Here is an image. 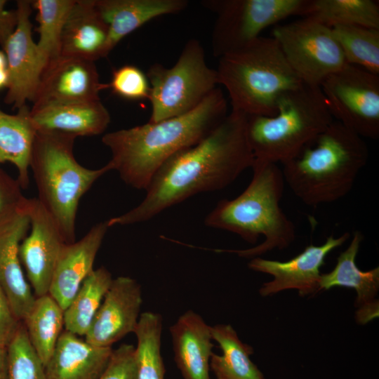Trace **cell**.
<instances>
[{
  "instance_id": "9c48e42d",
  "label": "cell",
  "mask_w": 379,
  "mask_h": 379,
  "mask_svg": "<svg viewBox=\"0 0 379 379\" xmlns=\"http://www.w3.org/2000/svg\"><path fill=\"white\" fill-rule=\"evenodd\" d=\"M307 0H203L214 13L213 55L218 58L251 44L267 27L295 15H302Z\"/></svg>"
},
{
  "instance_id": "2e32d148",
  "label": "cell",
  "mask_w": 379,
  "mask_h": 379,
  "mask_svg": "<svg viewBox=\"0 0 379 379\" xmlns=\"http://www.w3.org/2000/svg\"><path fill=\"white\" fill-rule=\"evenodd\" d=\"M107 88L94 62L60 55L44 69L32 105L99 100L100 93Z\"/></svg>"
},
{
  "instance_id": "5bb4252c",
  "label": "cell",
  "mask_w": 379,
  "mask_h": 379,
  "mask_svg": "<svg viewBox=\"0 0 379 379\" xmlns=\"http://www.w3.org/2000/svg\"><path fill=\"white\" fill-rule=\"evenodd\" d=\"M30 232L22 239L19 255L35 296L48 293L51 279L66 244L59 228L37 198L28 199Z\"/></svg>"
},
{
  "instance_id": "8fae6325",
  "label": "cell",
  "mask_w": 379,
  "mask_h": 379,
  "mask_svg": "<svg viewBox=\"0 0 379 379\" xmlns=\"http://www.w3.org/2000/svg\"><path fill=\"white\" fill-rule=\"evenodd\" d=\"M320 88L333 119L363 138H379V75L347 64Z\"/></svg>"
},
{
  "instance_id": "60d3db41",
  "label": "cell",
  "mask_w": 379,
  "mask_h": 379,
  "mask_svg": "<svg viewBox=\"0 0 379 379\" xmlns=\"http://www.w3.org/2000/svg\"><path fill=\"white\" fill-rule=\"evenodd\" d=\"M7 59L4 51H0V69H6Z\"/></svg>"
},
{
  "instance_id": "f35d334b",
  "label": "cell",
  "mask_w": 379,
  "mask_h": 379,
  "mask_svg": "<svg viewBox=\"0 0 379 379\" xmlns=\"http://www.w3.org/2000/svg\"><path fill=\"white\" fill-rule=\"evenodd\" d=\"M0 379H8L7 349L0 347Z\"/></svg>"
},
{
  "instance_id": "484cf974",
  "label": "cell",
  "mask_w": 379,
  "mask_h": 379,
  "mask_svg": "<svg viewBox=\"0 0 379 379\" xmlns=\"http://www.w3.org/2000/svg\"><path fill=\"white\" fill-rule=\"evenodd\" d=\"M213 340L217 342L222 354L213 353L210 368L217 379H265L250 359L253 347L243 343L230 324L211 326Z\"/></svg>"
},
{
  "instance_id": "4316f807",
  "label": "cell",
  "mask_w": 379,
  "mask_h": 379,
  "mask_svg": "<svg viewBox=\"0 0 379 379\" xmlns=\"http://www.w3.org/2000/svg\"><path fill=\"white\" fill-rule=\"evenodd\" d=\"M29 340L45 366L64 327V310L48 293L36 297L22 321Z\"/></svg>"
},
{
  "instance_id": "52a82bcc",
  "label": "cell",
  "mask_w": 379,
  "mask_h": 379,
  "mask_svg": "<svg viewBox=\"0 0 379 379\" xmlns=\"http://www.w3.org/2000/svg\"><path fill=\"white\" fill-rule=\"evenodd\" d=\"M320 86L302 84L283 94L273 116H247L246 137L254 159L284 163L333 121Z\"/></svg>"
},
{
  "instance_id": "8d00e7d4",
  "label": "cell",
  "mask_w": 379,
  "mask_h": 379,
  "mask_svg": "<svg viewBox=\"0 0 379 379\" xmlns=\"http://www.w3.org/2000/svg\"><path fill=\"white\" fill-rule=\"evenodd\" d=\"M21 322L15 315L6 295L0 286V347L7 348Z\"/></svg>"
},
{
  "instance_id": "ac0fdd59",
  "label": "cell",
  "mask_w": 379,
  "mask_h": 379,
  "mask_svg": "<svg viewBox=\"0 0 379 379\" xmlns=\"http://www.w3.org/2000/svg\"><path fill=\"white\" fill-rule=\"evenodd\" d=\"M109 227L107 220L98 222L79 240L64 245L48 291L63 310L94 270L96 255Z\"/></svg>"
},
{
  "instance_id": "44dd1931",
  "label": "cell",
  "mask_w": 379,
  "mask_h": 379,
  "mask_svg": "<svg viewBox=\"0 0 379 379\" xmlns=\"http://www.w3.org/2000/svg\"><path fill=\"white\" fill-rule=\"evenodd\" d=\"M109 29L94 0H76L65 23L60 55L92 62L108 55Z\"/></svg>"
},
{
  "instance_id": "1f68e13d",
  "label": "cell",
  "mask_w": 379,
  "mask_h": 379,
  "mask_svg": "<svg viewBox=\"0 0 379 379\" xmlns=\"http://www.w3.org/2000/svg\"><path fill=\"white\" fill-rule=\"evenodd\" d=\"M76 0H34L32 8L36 10V43L39 53L47 63L60 55L62 29Z\"/></svg>"
},
{
  "instance_id": "5b68a950",
  "label": "cell",
  "mask_w": 379,
  "mask_h": 379,
  "mask_svg": "<svg viewBox=\"0 0 379 379\" xmlns=\"http://www.w3.org/2000/svg\"><path fill=\"white\" fill-rule=\"evenodd\" d=\"M77 138L62 133L37 131L29 164L38 191L37 199L68 244L76 241L80 199L98 179L112 171L108 163L98 169L81 165L73 153Z\"/></svg>"
},
{
  "instance_id": "d6a6232c",
  "label": "cell",
  "mask_w": 379,
  "mask_h": 379,
  "mask_svg": "<svg viewBox=\"0 0 379 379\" xmlns=\"http://www.w3.org/2000/svg\"><path fill=\"white\" fill-rule=\"evenodd\" d=\"M6 349L8 379H48L22 322Z\"/></svg>"
},
{
  "instance_id": "74e56055",
  "label": "cell",
  "mask_w": 379,
  "mask_h": 379,
  "mask_svg": "<svg viewBox=\"0 0 379 379\" xmlns=\"http://www.w3.org/2000/svg\"><path fill=\"white\" fill-rule=\"evenodd\" d=\"M6 1L0 0V45L2 48L15 30L18 22L16 11L6 10Z\"/></svg>"
},
{
  "instance_id": "d4e9b609",
  "label": "cell",
  "mask_w": 379,
  "mask_h": 379,
  "mask_svg": "<svg viewBox=\"0 0 379 379\" xmlns=\"http://www.w3.org/2000/svg\"><path fill=\"white\" fill-rule=\"evenodd\" d=\"M36 129L30 109L24 105L15 114L0 109V164L10 162L18 170L21 187L29 185V168Z\"/></svg>"
},
{
  "instance_id": "9a60e30c",
  "label": "cell",
  "mask_w": 379,
  "mask_h": 379,
  "mask_svg": "<svg viewBox=\"0 0 379 379\" xmlns=\"http://www.w3.org/2000/svg\"><path fill=\"white\" fill-rule=\"evenodd\" d=\"M142 290L129 277L113 279L85 335V340L97 347L112 345L134 333L141 314Z\"/></svg>"
},
{
  "instance_id": "7c38bea8",
  "label": "cell",
  "mask_w": 379,
  "mask_h": 379,
  "mask_svg": "<svg viewBox=\"0 0 379 379\" xmlns=\"http://www.w3.org/2000/svg\"><path fill=\"white\" fill-rule=\"evenodd\" d=\"M15 11L16 27L3 48L8 74L4 102L18 109L33 102L46 63L32 37V1H18Z\"/></svg>"
},
{
  "instance_id": "7a4b0ae2",
  "label": "cell",
  "mask_w": 379,
  "mask_h": 379,
  "mask_svg": "<svg viewBox=\"0 0 379 379\" xmlns=\"http://www.w3.org/2000/svg\"><path fill=\"white\" fill-rule=\"evenodd\" d=\"M227 104L217 87L185 114L105 134L102 142L112 154L108 164L126 185L145 190L171 157L200 142L225 119Z\"/></svg>"
},
{
  "instance_id": "277c9868",
  "label": "cell",
  "mask_w": 379,
  "mask_h": 379,
  "mask_svg": "<svg viewBox=\"0 0 379 379\" xmlns=\"http://www.w3.org/2000/svg\"><path fill=\"white\" fill-rule=\"evenodd\" d=\"M368 159L364 138L334 119L296 155L282 163L281 171L294 195L314 208L348 194Z\"/></svg>"
},
{
  "instance_id": "cb8c5ba5",
  "label": "cell",
  "mask_w": 379,
  "mask_h": 379,
  "mask_svg": "<svg viewBox=\"0 0 379 379\" xmlns=\"http://www.w3.org/2000/svg\"><path fill=\"white\" fill-rule=\"evenodd\" d=\"M363 240L362 234L356 230L348 247L337 258L334 268L321 273L320 291L335 286L354 288L357 292L354 306L357 310L378 309L376 299L379 291V267L368 271L361 270L356 264V258Z\"/></svg>"
},
{
  "instance_id": "836d02e7",
  "label": "cell",
  "mask_w": 379,
  "mask_h": 379,
  "mask_svg": "<svg viewBox=\"0 0 379 379\" xmlns=\"http://www.w3.org/2000/svg\"><path fill=\"white\" fill-rule=\"evenodd\" d=\"M108 85L114 94L125 99H149L150 87L147 75L135 65H125L114 69Z\"/></svg>"
},
{
  "instance_id": "f1b7e54d",
  "label": "cell",
  "mask_w": 379,
  "mask_h": 379,
  "mask_svg": "<svg viewBox=\"0 0 379 379\" xmlns=\"http://www.w3.org/2000/svg\"><path fill=\"white\" fill-rule=\"evenodd\" d=\"M302 16L329 27L354 25L379 29V4L373 0H307Z\"/></svg>"
},
{
  "instance_id": "3957f363",
  "label": "cell",
  "mask_w": 379,
  "mask_h": 379,
  "mask_svg": "<svg viewBox=\"0 0 379 379\" xmlns=\"http://www.w3.org/2000/svg\"><path fill=\"white\" fill-rule=\"evenodd\" d=\"M253 176L247 187L233 199H222L207 215L204 223L239 235L257 246L241 250H215L239 257H260L275 248L288 247L295 240V227L280 206L285 182L277 164L254 159Z\"/></svg>"
},
{
  "instance_id": "e0dca14e",
  "label": "cell",
  "mask_w": 379,
  "mask_h": 379,
  "mask_svg": "<svg viewBox=\"0 0 379 379\" xmlns=\"http://www.w3.org/2000/svg\"><path fill=\"white\" fill-rule=\"evenodd\" d=\"M26 204L23 209L0 222V286L20 321L36 298L25 278L19 255L20 243L29 229Z\"/></svg>"
},
{
  "instance_id": "ba28073f",
  "label": "cell",
  "mask_w": 379,
  "mask_h": 379,
  "mask_svg": "<svg viewBox=\"0 0 379 379\" xmlns=\"http://www.w3.org/2000/svg\"><path fill=\"white\" fill-rule=\"evenodd\" d=\"M151 103L149 123L185 114L198 107L216 88V69L208 66L201 44H185L175 65H152L146 73Z\"/></svg>"
},
{
  "instance_id": "ffe728a7",
  "label": "cell",
  "mask_w": 379,
  "mask_h": 379,
  "mask_svg": "<svg viewBox=\"0 0 379 379\" xmlns=\"http://www.w3.org/2000/svg\"><path fill=\"white\" fill-rule=\"evenodd\" d=\"M174 359L183 379H210V359L214 346L208 326L192 310L170 327Z\"/></svg>"
},
{
  "instance_id": "603a6c76",
  "label": "cell",
  "mask_w": 379,
  "mask_h": 379,
  "mask_svg": "<svg viewBox=\"0 0 379 379\" xmlns=\"http://www.w3.org/2000/svg\"><path fill=\"white\" fill-rule=\"evenodd\" d=\"M108 26L107 53L126 36L160 15L185 10L187 0H94Z\"/></svg>"
},
{
  "instance_id": "d6986e66",
  "label": "cell",
  "mask_w": 379,
  "mask_h": 379,
  "mask_svg": "<svg viewBox=\"0 0 379 379\" xmlns=\"http://www.w3.org/2000/svg\"><path fill=\"white\" fill-rule=\"evenodd\" d=\"M30 116L37 131L62 133L76 137L100 135L111 120L100 100L34 105Z\"/></svg>"
},
{
  "instance_id": "4fadbf2b",
  "label": "cell",
  "mask_w": 379,
  "mask_h": 379,
  "mask_svg": "<svg viewBox=\"0 0 379 379\" xmlns=\"http://www.w3.org/2000/svg\"><path fill=\"white\" fill-rule=\"evenodd\" d=\"M350 237L349 232L338 237L331 234L324 244L319 246L310 244L287 261L267 260L260 257L252 258L248 263L250 270L273 277L261 286L259 294L267 297L285 290L295 289L300 297H305L320 292V268L324 264L326 256L345 244Z\"/></svg>"
},
{
  "instance_id": "8992f818",
  "label": "cell",
  "mask_w": 379,
  "mask_h": 379,
  "mask_svg": "<svg viewBox=\"0 0 379 379\" xmlns=\"http://www.w3.org/2000/svg\"><path fill=\"white\" fill-rule=\"evenodd\" d=\"M216 71L232 110L246 116L274 115L279 98L303 84L272 36L219 58Z\"/></svg>"
},
{
  "instance_id": "d590c367",
  "label": "cell",
  "mask_w": 379,
  "mask_h": 379,
  "mask_svg": "<svg viewBox=\"0 0 379 379\" xmlns=\"http://www.w3.org/2000/svg\"><path fill=\"white\" fill-rule=\"evenodd\" d=\"M17 179L0 168V222L21 211L27 201Z\"/></svg>"
},
{
  "instance_id": "30bf717a",
  "label": "cell",
  "mask_w": 379,
  "mask_h": 379,
  "mask_svg": "<svg viewBox=\"0 0 379 379\" xmlns=\"http://www.w3.org/2000/svg\"><path fill=\"white\" fill-rule=\"evenodd\" d=\"M272 37L303 84L320 86L347 64L331 27L312 18L277 25Z\"/></svg>"
},
{
  "instance_id": "e575fe53",
  "label": "cell",
  "mask_w": 379,
  "mask_h": 379,
  "mask_svg": "<svg viewBox=\"0 0 379 379\" xmlns=\"http://www.w3.org/2000/svg\"><path fill=\"white\" fill-rule=\"evenodd\" d=\"M135 347L122 344L112 351L109 363L98 379H136Z\"/></svg>"
},
{
  "instance_id": "f546056e",
  "label": "cell",
  "mask_w": 379,
  "mask_h": 379,
  "mask_svg": "<svg viewBox=\"0 0 379 379\" xmlns=\"http://www.w3.org/2000/svg\"><path fill=\"white\" fill-rule=\"evenodd\" d=\"M163 319L155 312L140 314L134 333L137 338L136 379H164L165 368L161 354Z\"/></svg>"
},
{
  "instance_id": "4dcf8cb0",
  "label": "cell",
  "mask_w": 379,
  "mask_h": 379,
  "mask_svg": "<svg viewBox=\"0 0 379 379\" xmlns=\"http://www.w3.org/2000/svg\"><path fill=\"white\" fill-rule=\"evenodd\" d=\"M331 28L347 64L379 75V29L354 25Z\"/></svg>"
},
{
  "instance_id": "7402d4cb",
  "label": "cell",
  "mask_w": 379,
  "mask_h": 379,
  "mask_svg": "<svg viewBox=\"0 0 379 379\" xmlns=\"http://www.w3.org/2000/svg\"><path fill=\"white\" fill-rule=\"evenodd\" d=\"M112 347L91 345L63 330L45 366L48 379H98L106 368Z\"/></svg>"
},
{
  "instance_id": "83f0119b",
  "label": "cell",
  "mask_w": 379,
  "mask_h": 379,
  "mask_svg": "<svg viewBox=\"0 0 379 379\" xmlns=\"http://www.w3.org/2000/svg\"><path fill=\"white\" fill-rule=\"evenodd\" d=\"M112 280L105 267L91 272L64 310L65 330L85 336Z\"/></svg>"
},
{
  "instance_id": "6da1fadb",
  "label": "cell",
  "mask_w": 379,
  "mask_h": 379,
  "mask_svg": "<svg viewBox=\"0 0 379 379\" xmlns=\"http://www.w3.org/2000/svg\"><path fill=\"white\" fill-rule=\"evenodd\" d=\"M246 121V115L231 110L203 140L171 157L152 177L143 200L109 219V227L148 221L192 196L232 184L254 161Z\"/></svg>"
},
{
  "instance_id": "ab89813d",
  "label": "cell",
  "mask_w": 379,
  "mask_h": 379,
  "mask_svg": "<svg viewBox=\"0 0 379 379\" xmlns=\"http://www.w3.org/2000/svg\"><path fill=\"white\" fill-rule=\"evenodd\" d=\"M8 83V74L6 69H0V90L6 88Z\"/></svg>"
}]
</instances>
